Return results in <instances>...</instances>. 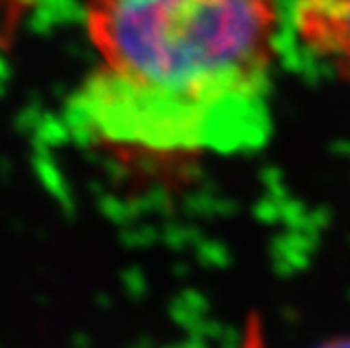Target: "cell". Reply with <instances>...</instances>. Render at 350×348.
<instances>
[{
  "mask_svg": "<svg viewBox=\"0 0 350 348\" xmlns=\"http://www.w3.org/2000/svg\"><path fill=\"white\" fill-rule=\"evenodd\" d=\"M302 42L350 80V0H294Z\"/></svg>",
  "mask_w": 350,
  "mask_h": 348,
  "instance_id": "7a4b0ae2",
  "label": "cell"
},
{
  "mask_svg": "<svg viewBox=\"0 0 350 348\" xmlns=\"http://www.w3.org/2000/svg\"><path fill=\"white\" fill-rule=\"evenodd\" d=\"M317 348H350V338H334V340H325Z\"/></svg>",
  "mask_w": 350,
  "mask_h": 348,
  "instance_id": "3957f363",
  "label": "cell"
},
{
  "mask_svg": "<svg viewBox=\"0 0 350 348\" xmlns=\"http://www.w3.org/2000/svg\"><path fill=\"white\" fill-rule=\"evenodd\" d=\"M97 68L70 103L97 143L239 153L271 135L277 0H88Z\"/></svg>",
  "mask_w": 350,
  "mask_h": 348,
  "instance_id": "6da1fadb",
  "label": "cell"
}]
</instances>
